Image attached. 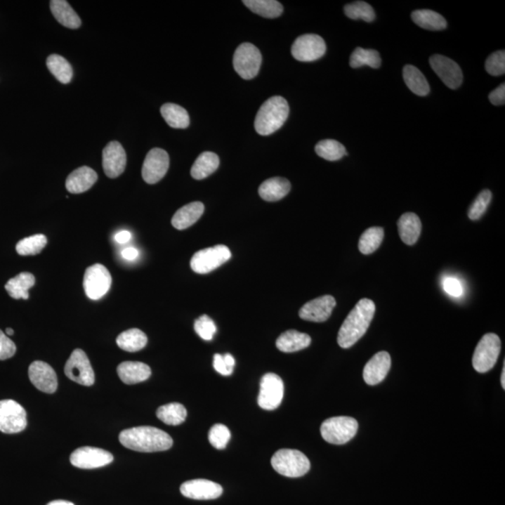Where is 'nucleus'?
I'll use <instances>...</instances> for the list:
<instances>
[{
	"mask_svg": "<svg viewBox=\"0 0 505 505\" xmlns=\"http://www.w3.org/2000/svg\"><path fill=\"white\" fill-rule=\"evenodd\" d=\"M327 46L324 39L315 34L299 37L292 45L291 53L301 62L317 60L325 55Z\"/></svg>",
	"mask_w": 505,
	"mask_h": 505,
	"instance_id": "ddd939ff",
	"label": "nucleus"
},
{
	"mask_svg": "<svg viewBox=\"0 0 505 505\" xmlns=\"http://www.w3.org/2000/svg\"><path fill=\"white\" fill-rule=\"evenodd\" d=\"M169 167L167 152L162 148H154L146 156L143 166V178L149 185L159 183L164 178Z\"/></svg>",
	"mask_w": 505,
	"mask_h": 505,
	"instance_id": "2eb2a0df",
	"label": "nucleus"
},
{
	"mask_svg": "<svg viewBox=\"0 0 505 505\" xmlns=\"http://www.w3.org/2000/svg\"><path fill=\"white\" fill-rule=\"evenodd\" d=\"M289 114L287 101L275 96L265 101L258 110L255 119L256 131L262 136L275 133L283 126Z\"/></svg>",
	"mask_w": 505,
	"mask_h": 505,
	"instance_id": "7ed1b4c3",
	"label": "nucleus"
},
{
	"mask_svg": "<svg viewBox=\"0 0 505 505\" xmlns=\"http://www.w3.org/2000/svg\"><path fill=\"white\" fill-rule=\"evenodd\" d=\"M50 8L53 15L64 27L72 29H77L81 27L80 17L66 0H52Z\"/></svg>",
	"mask_w": 505,
	"mask_h": 505,
	"instance_id": "cd10ccee",
	"label": "nucleus"
},
{
	"mask_svg": "<svg viewBox=\"0 0 505 505\" xmlns=\"http://www.w3.org/2000/svg\"><path fill=\"white\" fill-rule=\"evenodd\" d=\"M47 238L42 234H37L22 239L16 244V251L20 256H35L46 247Z\"/></svg>",
	"mask_w": 505,
	"mask_h": 505,
	"instance_id": "a19ab883",
	"label": "nucleus"
},
{
	"mask_svg": "<svg viewBox=\"0 0 505 505\" xmlns=\"http://www.w3.org/2000/svg\"><path fill=\"white\" fill-rule=\"evenodd\" d=\"M15 352V343L0 329V360H8V358L13 357Z\"/></svg>",
	"mask_w": 505,
	"mask_h": 505,
	"instance_id": "de8ad7c7",
	"label": "nucleus"
},
{
	"mask_svg": "<svg viewBox=\"0 0 505 505\" xmlns=\"http://www.w3.org/2000/svg\"><path fill=\"white\" fill-rule=\"evenodd\" d=\"M375 304L369 299L358 301L347 315L338 334V343L341 348L347 349L354 346L368 331L369 324L374 317Z\"/></svg>",
	"mask_w": 505,
	"mask_h": 505,
	"instance_id": "f03ea898",
	"label": "nucleus"
},
{
	"mask_svg": "<svg viewBox=\"0 0 505 505\" xmlns=\"http://www.w3.org/2000/svg\"><path fill=\"white\" fill-rule=\"evenodd\" d=\"M492 194L490 190H483L476 197L475 202L471 205L469 213L468 216L471 220H478L487 211V206L490 205V200H492Z\"/></svg>",
	"mask_w": 505,
	"mask_h": 505,
	"instance_id": "c03bdc74",
	"label": "nucleus"
},
{
	"mask_svg": "<svg viewBox=\"0 0 505 505\" xmlns=\"http://www.w3.org/2000/svg\"><path fill=\"white\" fill-rule=\"evenodd\" d=\"M442 287L448 295L459 298L464 294V287L461 282L455 277H445L442 280Z\"/></svg>",
	"mask_w": 505,
	"mask_h": 505,
	"instance_id": "09e8293b",
	"label": "nucleus"
},
{
	"mask_svg": "<svg viewBox=\"0 0 505 505\" xmlns=\"http://www.w3.org/2000/svg\"><path fill=\"white\" fill-rule=\"evenodd\" d=\"M148 339L139 329H131L122 332L117 339V346L126 352H138L145 348Z\"/></svg>",
	"mask_w": 505,
	"mask_h": 505,
	"instance_id": "72a5a7b5",
	"label": "nucleus"
},
{
	"mask_svg": "<svg viewBox=\"0 0 505 505\" xmlns=\"http://www.w3.org/2000/svg\"><path fill=\"white\" fill-rule=\"evenodd\" d=\"M284 386L279 375L269 372L261 378V391L258 398L259 407L273 411L280 406L284 399Z\"/></svg>",
	"mask_w": 505,
	"mask_h": 505,
	"instance_id": "9b49d317",
	"label": "nucleus"
},
{
	"mask_svg": "<svg viewBox=\"0 0 505 505\" xmlns=\"http://www.w3.org/2000/svg\"><path fill=\"white\" fill-rule=\"evenodd\" d=\"M501 383L504 389H505V363L504 364L503 372H501Z\"/></svg>",
	"mask_w": 505,
	"mask_h": 505,
	"instance_id": "6e6d98bb",
	"label": "nucleus"
},
{
	"mask_svg": "<svg viewBox=\"0 0 505 505\" xmlns=\"http://www.w3.org/2000/svg\"><path fill=\"white\" fill-rule=\"evenodd\" d=\"M220 160L218 156L213 152H204L200 154L191 168V176L196 180L205 179L218 169Z\"/></svg>",
	"mask_w": 505,
	"mask_h": 505,
	"instance_id": "c756f323",
	"label": "nucleus"
},
{
	"mask_svg": "<svg viewBox=\"0 0 505 505\" xmlns=\"http://www.w3.org/2000/svg\"><path fill=\"white\" fill-rule=\"evenodd\" d=\"M431 69L439 76L442 83L451 89L459 88L464 81V74L461 67L452 59L441 55L431 56Z\"/></svg>",
	"mask_w": 505,
	"mask_h": 505,
	"instance_id": "dca6fc26",
	"label": "nucleus"
},
{
	"mask_svg": "<svg viewBox=\"0 0 505 505\" xmlns=\"http://www.w3.org/2000/svg\"><path fill=\"white\" fill-rule=\"evenodd\" d=\"M65 374L79 385L91 386L95 383V374L86 353L75 349L65 366Z\"/></svg>",
	"mask_w": 505,
	"mask_h": 505,
	"instance_id": "f8f14e48",
	"label": "nucleus"
},
{
	"mask_svg": "<svg viewBox=\"0 0 505 505\" xmlns=\"http://www.w3.org/2000/svg\"><path fill=\"white\" fill-rule=\"evenodd\" d=\"M501 340L494 334H485L473 353V366L480 374L490 372L497 362L501 353Z\"/></svg>",
	"mask_w": 505,
	"mask_h": 505,
	"instance_id": "423d86ee",
	"label": "nucleus"
},
{
	"mask_svg": "<svg viewBox=\"0 0 505 505\" xmlns=\"http://www.w3.org/2000/svg\"><path fill=\"white\" fill-rule=\"evenodd\" d=\"M315 152L328 162H337L346 156V150L341 143L335 140H323L315 146Z\"/></svg>",
	"mask_w": 505,
	"mask_h": 505,
	"instance_id": "ea45409f",
	"label": "nucleus"
},
{
	"mask_svg": "<svg viewBox=\"0 0 505 505\" xmlns=\"http://www.w3.org/2000/svg\"><path fill=\"white\" fill-rule=\"evenodd\" d=\"M231 258L230 250L225 245L219 244L216 247L206 248L197 251L190 261L192 270L199 275H205L213 272L225 263Z\"/></svg>",
	"mask_w": 505,
	"mask_h": 505,
	"instance_id": "6e6552de",
	"label": "nucleus"
},
{
	"mask_svg": "<svg viewBox=\"0 0 505 505\" xmlns=\"http://www.w3.org/2000/svg\"><path fill=\"white\" fill-rule=\"evenodd\" d=\"M231 438L230 431L227 426L216 424L209 431V441L216 450H224Z\"/></svg>",
	"mask_w": 505,
	"mask_h": 505,
	"instance_id": "37998d69",
	"label": "nucleus"
},
{
	"mask_svg": "<svg viewBox=\"0 0 505 505\" xmlns=\"http://www.w3.org/2000/svg\"><path fill=\"white\" fill-rule=\"evenodd\" d=\"M357 420L349 417H335L325 420L321 425V435L332 445H344L354 438L358 433Z\"/></svg>",
	"mask_w": 505,
	"mask_h": 505,
	"instance_id": "39448f33",
	"label": "nucleus"
},
{
	"mask_svg": "<svg viewBox=\"0 0 505 505\" xmlns=\"http://www.w3.org/2000/svg\"><path fill=\"white\" fill-rule=\"evenodd\" d=\"M391 367V355L386 351L377 353L364 367V381L369 386L378 385V383L385 380Z\"/></svg>",
	"mask_w": 505,
	"mask_h": 505,
	"instance_id": "412c9836",
	"label": "nucleus"
},
{
	"mask_svg": "<svg viewBox=\"0 0 505 505\" xmlns=\"http://www.w3.org/2000/svg\"><path fill=\"white\" fill-rule=\"evenodd\" d=\"M291 185L286 178L273 177L261 183L258 194L266 202H278L289 193Z\"/></svg>",
	"mask_w": 505,
	"mask_h": 505,
	"instance_id": "b1692460",
	"label": "nucleus"
},
{
	"mask_svg": "<svg viewBox=\"0 0 505 505\" xmlns=\"http://www.w3.org/2000/svg\"><path fill=\"white\" fill-rule=\"evenodd\" d=\"M195 332L204 341H211L216 334V326L208 315H203L194 324Z\"/></svg>",
	"mask_w": 505,
	"mask_h": 505,
	"instance_id": "a18cd8bd",
	"label": "nucleus"
},
{
	"mask_svg": "<svg viewBox=\"0 0 505 505\" xmlns=\"http://www.w3.org/2000/svg\"><path fill=\"white\" fill-rule=\"evenodd\" d=\"M383 239V230L379 227H372L364 231L358 242V249L363 255H369L380 247Z\"/></svg>",
	"mask_w": 505,
	"mask_h": 505,
	"instance_id": "58836bf2",
	"label": "nucleus"
},
{
	"mask_svg": "<svg viewBox=\"0 0 505 505\" xmlns=\"http://www.w3.org/2000/svg\"><path fill=\"white\" fill-rule=\"evenodd\" d=\"M114 461V456L101 448L84 447L78 448L70 455L73 466L80 469H97Z\"/></svg>",
	"mask_w": 505,
	"mask_h": 505,
	"instance_id": "4468645a",
	"label": "nucleus"
},
{
	"mask_svg": "<svg viewBox=\"0 0 505 505\" xmlns=\"http://www.w3.org/2000/svg\"><path fill=\"white\" fill-rule=\"evenodd\" d=\"M157 419L169 426L183 424L188 417V411L185 406L178 402L168 403L160 406L157 411Z\"/></svg>",
	"mask_w": 505,
	"mask_h": 505,
	"instance_id": "f704fd0d",
	"label": "nucleus"
},
{
	"mask_svg": "<svg viewBox=\"0 0 505 505\" xmlns=\"http://www.w3.org/2000/svg\"><path fill=\"white\" fill-rule=\"evenodd\" d=\"M111 284V273L103 265L95 264L86 269L84 277V289L90 300H100L108 293Z\"/></svg>",
	"mask_w": 505,
	"mask_h": 505,
	"instance_id": "1a4fd4ad",
	"label": "nucleus"
},
{
	"mask_svg": "<svg viewBox=\"0 0 505 505\" xmlns=\"http://www.w3.org/2000/svg\"><path fill=\"white\" fill-rule=\"evenodd\" d=\"M362 66H369L378 69L381 66V56L375 50L363 49L358 47L350 56V67L357 69Z\"/></svg>",
	"mask_w": 505,
	"mask_h": 505,
	"instance_id": "4c0bfd02",
	"label": "nucleus"
},
{
	"mask_svg": "<svg viewBox=\"0 0 505 505\" xmlns=\"http://www.w3.org/2000/svg\"><path fill=\"white\" fill-rule=\"evenodd\" d=\"M28 376L31 383L39 391L53 394L58 389V376L55 369L44 361H34L28 369Z\"/></svg>",
	"mask_w": 505,
	"mask_h": 505,
	"instance_id": "a211bd4d",
	"label": "nucleus"
},
{
	"mask_svg": "<svg viewBox=\"0 0 505 505\" xmlns=\"http://www.w3.org/2000/svg\"><path fill=\"white\" fill-rule=\"evenodd\" d=\"M311 341L312 339L308 334L290 329L279 336L276 346L281 352L294 353L307 348Z\"/></svg>",
	"mask_w": 505,
	"mask_h": 505,
	"instance_id": "bb28decb",
	"label": "nucleus"
},
{
	"mask_svg": "<svg viewBox=\"0 0 505 505\" xmlns=\"http://www.w3.org/2000/svg\"><path fill=\"white\" fill-rule=\"evenodd\" d=\"M117 374L121 381L126 385L145 382L151 376L150 367L143 362L126 361L117 367Z\"/></svg>",
	"mask_w": 505,
	"mask_h": 505,
	"instance_id": "5701e85b",
	"label": "nucleus"
},
{
	"mask_svg": "<svg viewBox=\"0 0 505 505\" xmlns=\"http://www.w3.org/2000/svg\"><path fill=\"white\" fill-rule=\"evenodd\" d=\"M131 233L129 232V231L128 230L120 231V232H118L117 235H115V241H117L118 244H126V242L131 241Z\"/></svg>",
	"mask_w": 505,
	"mask_h": 505,
	"instance_id": "864d4df0",
	"label": "nucleus"
},
{
	"mask_svg": "<svg viewBox=\"0 0 505 505\" xmlns=\"http://www.w3.org/2000/svg\"><path fill=\"white\" fill-rule=\"evenodd\" d=\"M261 62V51L249 42L240 45L234 53V70L244 80H251L258 74Z\"/></svg>",
	"mask_w": 505,
	"mask_h": 505,
	"instance_id": "0eeeda50",
	"label": "nucleus"
},
{
	"mask_svg": "<svg viewBox=\"0 0 505 505\" xmlns=\"http://www.w3.org/2000/svg\"><path fill=\"white\" fill-rule=\"evenodd\" d=\"M272 466L275 472L290 478H301L311 468L309 459L301 451L281 450L273 456Z\"/></svg>",
	"mask_w": 505,
	"mask_h": 505,
	"instance_id": "20e7f679",
	"label": "nucleus"
},
{
	"mask_svg": "<svg viewBox=\"0 0 505 505\" xmlns=\"http://www.w3.org/2000/svg\"><path fill=\"white\" fill-rule=\"evenodd\" d=\"M122 256L126 261H135L139 256V251L134 247H128L122 251Z\"/></svg>",
	"mask_w": 505,
	"mask_h": 505,
	"instance_id": "603ef678",
	"label": "nucleus"
},
{
	"mask_svg": "<svg viewBox=\"0 0 505 505\" xmlns=\"http://www.w3.org/2000/svg\"><path fill=\"white\" fill-rule=\"evenodd\" d=\"M344 13L353 20L361 19L365 22H372L375 19L374 8L368 3L364 1L349 3L344 7Z\"/></svg>",
	"mask_w": 505,
	"mask_h": 505,
	"instance_id": "79ce46f5",
	"label": "nucleus"
},
{
	"mask_svg": "<svg viewBox=\"0 0 505 505\" xmlns=\"http://www.w3.org/2000/svg\"><path fill=\"white\" fill-rule=\"evenodd\" d=\"M402 74L406 86L414 94L424 97L430 93V86L427 79L417 67L412 65H406L403 67Z\"/></svg>",
	"mask_w": 505,
	"mask_h": 505,
	"instance_id": "7c9ffc66",
	"label": "nucleus"
},
{
	"mask_svg": "<svg viewBox=\"0 0 505 505\" xmlns=\"http://www.w3.org/2000/svg\"><path fill=\"white\" fill-rule=\"evenodd\" d=\"M47 67L60 83L67 84L72 81L73 76L72 67L70 66L69 61L64 58L63 56L51 55L47 58Z\"/></svg>",
	"mask_w": 505,
	"mask_h": 505,
	"instance_id": "e433bc0d",
	"label": "nucleus"
},
{
	"mask_svg": "<svg viewBox=\"0 0 505 505\" xmlns=\"http://www.w3.org/2000/svg\"><path fill=\"white\" fill-rule=\"evenodd\" d=\"M203 213H204V205L202 202L189 203L175 213L171 219V224L176 230H186L193 225L202 216Z\"/></svg>",
	"mask_w": 505,
	"mask_h": 505,
	"instance_id": "393cba45",
	"label": "nucleus"
},
{
	"mask_svg": "<svg viewBox=\"0 0 505 505\" xmlns=\"http://www.w3.org/2000/svg\"><path fill=\"white\" fill-rule=\"evenodd\" d=\"M97 181V172L84 166L75 169L67 176L66 188L72 194H81L89 190Z\"/></svg>",
	"mask_w": 505,
	"mask_h": 505,
	"instance_id": "4be33fe9",
	"label": "nucleus"
},
{
	"mask_svg": "<svg viewBox=\"0 0 505 505\" xmlns=\"http://www.w3.org/2000/svg\"><path fill=\"white\" fill-rule=\"evenodd\" d=\"M6 334L10 335V336H11V335L14 334L13 329H11L10 328L6 329Z\"/></svg>",
	"mask_w": 505,
	"mask_h": 505,
	"instance_id": "4d7b16f0",
	"label": "nucleus"
},
{
	"mask_svg": "<svg viewBox=\"0 0 505 505\" xmlns=\"http://www.w3.org/2000/svg\"><path fill=\"white\" fill-rule=\"evenodd\" d=\"M163 118L171 128L186 129L190 124L188 112L174 103H166L160 109Z\"/></svg>",
	"mask_w": 505,
	"mask_h": 505,
	"instance_id": "473e14b6",
	"label": "nucleus"
},
{
	"mask_svg": "<svg viewBox=\"0 0 505 505\" xmlns=\"http://www.w3.org/2000/svg\"><path fill=\"white\" fill-rule=\"evenodd\" d=\"M254 13L265 18H277L283 13V5L276 0H244L242 1Z\"/></svg>",
	"mask_w": 505,
	"mask_h": 505,
	"instance_id": "c9c22d12",
	"label": "nucleus"
},
{
	"mask_svg": "<svg viewBox=\"0 0 505 505\" xmlns=\"http://www.w3.org/2000/svg\"><path fill=\"white\" fill-rule=\"evenodd\" d=\"M47 505H74V504H73L72 503H70V501L58 500V501H51V503L48 504Z\"/></svg>",
	"mask_w": 505,
	"mask_h": 505,
	"instance_id": "5fc2aeb1",
	"label": "nucleus"
},
{
	"mask_svg": "<svg viewBox=\"0 0 505 505\" xmlns=\"http://www.w3.org/2000/svg\"><path fill=\"white\" fill-rule=\"evenodd\" d=\"M335 306V299L331 295H325L304 304L299 312V315L301 320L311 322H325L331 317Z\"/></svg>",
	"mask_w": 505,
	"mask_h": 505,
	"instance_id": "f3484780",
	"label": "nucleus"
},
{
	"mask_svg": "<svg viewBox=\"0 0 505 505\" xmlns=\"http://www.w3.org/2000/svg\"><path fill=\"white\" fill-rule=\"evenodd\" d=\"M27 412L13 400H0V431L3 433H19L27 428Z\"/></svg>",
	"mask_w": 505,
	"mask_h": 505,
	"instance_id": "9d476101",
	"label": "nucleus"
},
{
	"mask_svg": "<svg viewBox=\"0 0 505 505\" xmlns=\"http://www.w3.org/2000/svg\"><path fill=\"white\" fill-rule=\"evenodd\" d=\"M398 228L402 241L407 245L416 244L421 233V221L414 213L403 214L398 221Z\"/></svg>",
	"mask_w": 505,
	"mask_h": 505,
	"instance_id": "a878e982",
	"label": "nucleus"
},
{
	"mask_svg": "<svg viewBox=\"0 0 505 505\" xmlns=\"http://www.w3.org/2000/svg\"><path fill=\"white\" fill-rule=\"evenodd\" d=\"M214 368L218 374L224 375V376H228V375L232 374L234 369L232 367L228 365V363L225 362L224 360V357L220 354L214 355Z\"/></svg>",
	"mask_w": 505,
	"mask_h": 505,
	"instance_id": "8fccbe9b",
	"label": "nucleus"
},
{
	"mask_svg": "<svg viewBox=\"0 0 505 505\" xmlns=\"http://www.w3.org/2000/svg\"><path fill=\"white\" fill-rule=\"evenodd\" d=\"M180 490L185 497L199 501L216 500L223 494V487L219 484L206 479L185 482Z\"/></svg>",
	"mask_w": 505,
	"mask_h": 505,
	"instance_id": "6ab92c4d",
	"label": "nucleus"
},
{
	"mask_svg": "<svg viewBox=\"0 0 505 505\" xmlns=\"http://www.w3.org/2000/svg\"><path fill=\"white\" fill-rule=\"evenodd\" d=\"M490 100L493 105H504L505 103V84H501L498 88L490 94Z\"/></svg>",
	"mask_w": 505,
	"mask_h": 505,
	"instance_id": "3c124183",
	"label": "nucleus"
},
{
	"mask_svg": "<svg viewBox=\"0 0 505 505\" xmlns=\"http://www.w3.org/2000/svg\"><path fill=\"white\" fill-rule=\"evenodd\" d=\"M119 441L129 450L143 453L169 450L173 445L171 437L167 433L149 426L123 431L120 433Z\"/></svg>",
	"mask_w": 505,
	"mask_h": 505,
	"instance_id": "f257e3e1",
	"label": "nucleus"
},
{
	"mask_svg": "<svg viewBox=\"0 0 505 505\" xmlns=\"http://www.w3.org/2000/svg\"><path fill=\"white\" fill-rule=\"evenodd\" d=\"M103 165L104 172L112 179L119 177L125 171L126 155L120 143L111 142L104 148Z\"/></svg>",
	"mask_w": 505,
	"mask_h": 505,
	"instance_id": "aec40b11",
	"label": "nucleus"
},
{
	"mask_svg": "<svg viewBox=\"0 0 505 505\" xmlns=\"http://www.w3.org/2000/svg\"><path fill=\"white\" fill-rule=\"evenodd\" d=\"M486 70L492 76H501L505 73V52L498 51L489 56L486 61Z\"/></svg>",
	"mask_w": 505,
	"mask_h": 505,
	"instance_id": "49530a36",
	"label": "nucleus"
},
{
	"mask_svg": "<svg viewBox=\"0 0 505 505\" xmlns=\"http://www.w3.org/2000/svg\"><path fill=\"white\" fill-rule=\"evenodd\" d=\"M35 277L29 273H22L15 276L14 278L10 279L6 284L5 289L7 290L8 295L15 300H28L29 294L28 290L35 284Z\"/></svg>",
	"mask_w": 505,
	"mask_h": 505,
	"instance_id": "c85d7f7f",
	"label": "nucleus"
},
{
	"mask_svg": "<svg viewBox=\"0 0 505 505\" xmlns=\"http://www.w3.org/2000/svg\"><path fill=\"white\" fill-rule=\"evenodd\" d=\"M412 20L414 24L427 30H442L447 27L444 17L431 10H417L412 13Z\"/></svg>",
	"mask_w": 505,
	"mask_h": 505,
	"instance_id": "2f4dec72",
	"label": "nucleus"
}]
</instances>
